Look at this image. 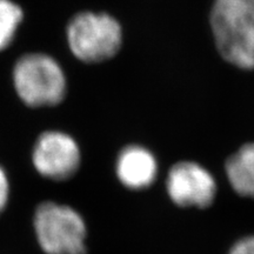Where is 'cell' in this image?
I'll return each mask as SVG.
<instances>
[{"mask_svg": "<svg viewBox=\"0 0 254 254\" xmlns=\"http://www.w3.org/2000/svg\"><path fill=\"white\" fill-rule=\"evenodd\" d=\"M211 27L222 58L239 68H254V0H215Z\"/></svg>", "mask_w": 254, "mask_h": 254, "instance_id": "6da1fadb", "label": "cell"}, {"mask_svg": "<svg viewBox=\"0 0 254 254\" xmlns=\"http://www.w3.org/2000/svg\"><path fill=\"white\" fill-rule=\"evenodd\" d=\"M33 225L46 254H86V224L69 206L43 202L36 209Z\"/></svg>", "mask_w": 254, "mask_h": 254, "instance_id": "7a4b0ae2", "label": "cell"}, {"mask_svg": "<svg viewBox=\"0 0 254 254\" xmlns=\"http://www.w3.org/2000/svg\"><path fill=\"white\" fill-rule=\"evenodd\" d=\"M15 91L27 106H55L66 94V77L52 57L41 53L24 56L13 71Z\"/></svg>", "mask_w": 254, "mask_h": 254, "instance_id": "3957f363", "label": "cell"}, {"mask_svg": "<svg viewBox=\"0 0 254 254\" xmlns=\"http://www.w3.org/2000/svg\"><path fill=\"white\" fill-rule=\"evenodd\" d=\"M69 50L84 63H100L118 53L123 30L117 19L106 13L81 12L67 27Z\"/></svg>", "mask_w": 254, "mask_h": 254, "instance_id": "277c9868", "label": "cell"}, {"mask_svg": "<svg viewBox=\"0 0 254 254\" xmlns=\"http://www.w3.org/2000/svg\"><path fill=\"white\" fill-rule=\"evenodd\" d=\"M80 160L77 141L60 131L44 132L32 152V163L37 172L52 180H66L74 176Z\"/></svg>", "mask_w": 254, "mask_h": 254, "instance_id": "5b68a950", "label": "cell"}, {"mask_svg": "<svg viewBox=\"0 0 254 254\" xmlns=\"http://www.w3.org/2000/svg\"><path fill=\"white\" fill-rule=\"evenodd\" d=\"M166 189L170 198L184 207H207L213 202L217 184L213 176L193 161H182L171 168Z\"/></svg>", "mask_w": 254, "mask_h": 254, "instance_id": "8992f818", "label": "cell"}, {"mask_svg": "<svg viewBox=\"0 0 254 254\" xmlns=\"http://www.w3.org/2000/svg\"><path fill=\"white\" fill-rule=\"evenodd\" d=\"M117 176L127 189L142 190L151 186L157 178V159L147 148L128 146L117 159Z\"/></svg>", "mask_w": 254, "mask_h": 254, "instance_id": "52a82bcc", "label": "cell"}, {"mask_svg": "<svg viewBox=\"0 0 254 254\" xmlns=\"http://www.w3.org/2000/svg\"><path fill=\"white\" fill-rule=\"evenodd\" d=\"M226 174L238 194L254 199V142L244 145L228 158Z\"/></svg>", "mask_w": 254, "mask_h": 254, "instance_id": "ba28073f", "label": "cell"}, {"mask_svg": "<svg viewBox=\"0 0 254 254\" xmlns=\"http://www.w3.org/2000/svg\"><path fill=\"white\" fill-rule=\"evenodd\" d=\"M23 20V11L11 0H0V51L7 47Z\"/></svg>", "mask_w": 254, "mask_h": 254, "instance_id": "9c48e42d", "label": "cell"}, {"mask_svg": "<svg viewBox=\"0 0 254 254\" xmlns=\"http://www.w3.org/2000/svg\"><path fill=\"white\" fill-rule=\"evenodd\" d=\"M228 254H254V236L245 237L237 241Z\"/></svg>", "mask_w": 254, "mask_h": 254, "instance_id": "30bf717a", "label": "cell"}, {"mask_svg": "<svg viewBox=\"0 0 254 254\" xmlns=\"http://www.w3.org/2000/svg\"><path fill=\"white\" fill-rule=\"evenodd\" d=\"M9 198V183L5 170L0 166V213L4 211Z\"/></svg>", "mask_w": 254, "mask_h": 254, "instance_id": "8fae6325", "label": "cell"}]
</instances>
